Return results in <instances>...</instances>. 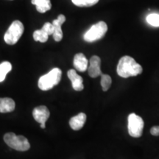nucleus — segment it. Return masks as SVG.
Wrapping results in <instances>:
<instances>
[{
	"instance_id": "1",
	"label": "nucleus",
	"mask_w": 159,
	"mask_h": 159,
	"mask_svg": "<svg viewBox=\"0 0 159 159\" xmlns=\"http://www.w3.org/2000/svg\"><path fill=\"white\" fill-rule=\"evenodd\" d=\"M117 74L123 78L135 77L141 75L143 71L142 66L130 56H124L119 60L116 68Z\"/></svg>"
},
{
	"instance_id": "2",
	"label": "nucleus",
	"mask_w": 159,
	"mask_h": 159,
	"mask_svg": "<svg viewBox=\"0 0 159 159\" xmlns=\"http://www.w3.org/2000/svg\"><path fill=\"white\" fill-rule=\"evenodd\" d=\"M62 71L58 68H54L47 75L41 77L39 80V87L42 91H48L60 83Z\"/></svg>"
},
{
	"instance_id": "3",
	"label": "nucleus",
	"mask_w": 159,
	"mask_h": 159,
	"mask_svg": "<svg viewBox=\"0 0 159 159\" xmlns=\"http://www.w3.org/2000/svg\"><path fill=\"white\" fill-rule=\"evenodd\" d=\"M4 141L10 148L18 151H27L30 148L29 141L23 136H16L13 133H7L4 136Z\"/></svg>"
},
{
	"instance_id": "4",
	"label": "nucleus",
	"mask_w": 159,
	"mask_h": 159,
	"mask_svg": "<svg viewBox=\"0 0 159 159\" xmlns=\"http://www.w3.org/2000/svg\"><path fill=\"white\" fill-rule=\"evenodd\" d=\"M24 25L20 21H14L10 26L4 35L5 43L9 45H14L21 37L24 33Z\"/></svg>"
},
{
	"instance_id": "5",
	"label": "nucleus",
	"mask_w": 159,
	"mask_h": 159,
	"mask_svg": "<svg viewBox=\"0 0 159 159\" xmlns=\"http://www.w3.org/2000/svg\"><path fill=\"white\" fill-rule=\"evenodd\" d=\"M108 31V26L104 21L95 24L84 34L83 39L87 42H94L104 37Z\"/></svg>"
},
{
	"instance_id": "6",
	"label": "nucleus",
	"mask_w": 159,
	"mask_h": 159,
	"mask_svg": "<svg viewBox=\"0 0 159 159\" xmlns=\"http://www.w3.org/2000/svg\"><path fill=\"white\" fill-rule=\"evenodd\" d=\"M144 120L141 116L134 113L128 116V134L134 138H139L142 136L144 129Z\"/></svg>"
},
{
	"instance_id": "7",
	"label": "nucleus",
	"mask_w": 159,
	"mask_h": 159,
	"mask_svg": "<svg viewBox=\"0 0 159 159\" xmlns=\"http://www.w3.org/2000/svg\"><path fill=\"white\" fill-rule=\"evenodd\" d=\"M101 59L100 57L94 55L91 57L89 61V66L88 67V71L89 76L92 78H95L102 75L100 69Z\"/></svg>"
},
{
	"instance_id": "8",
	"label": "nucleus",
	"mask_w": 159,
	"mask_h": 159,
	"mask_svg": "<svg viewBox=\"0 0 159 159\" xmlns=\"http://www.w3.org/2000/svg\"><path fill=\"white\" fill-rule=\"evenodd\" d=\"M33 116L35 120L40 124H45L50 116L49 109L46 106L36 107L33 111Z\"/></svg>"
},
{
	"instance_id": "9",
	"label": "nucleus",
	"mask_w": 159,
	"mask_h": 159,
	"mask_svg": "<svg viewBox=\"0 0 159 159\" xmlns=\"http://www.w3.org/2000/svg\"><path fill=\"white\" fill-rule=\"evenodd\" d=\"M66 21V16L64 15L61 14L56 19L52 21V25H54V33H53V39L55 41L59 42L63 39V31L61 30V26Z\"/></svg>"
},
{
	"instance_id": "10",
	"label": "nucleus",
	"mask_w": 159,
	"mask_h": 159,
	"mask_svg": "<svg viewBox=\"0 0 159 159\" xmlns=\"http://www.w3.org/2000/svg\"><path fill=\"white\" fill-rule=\"evenodd\" d=\"M69 78L70 79L71 83H72V88L75 91H80L83 90L84 89V85H83V80L82 77L77 74L76 71L74 69H70L67 72Z\"/></svg>"
},
{
	"instance_id": "11",
	"label": "nucleus",
	"mask_w": 159,
	"mask_h": 159,
	"mask_svg": "<svg viewBox=\"0 0 159 159\" xmlns=\"http://www.w3.org/2000/svg\"><path fill=\"white\" fill-rule=\"evenodd\" d=\"M73 63H74L75 68L81 72H84L88 69L89 61L83 53H77L75 55Z\"/></svg>"
},
{
	"instance_id": "12",
	"label": "nucleus",
	"mask_w": 159,
	"mask_h": 159,
	"mask_svg": "<svg viewBox=\"0 0 159 159\" xmlns=\"http://www.w3.org/2000/svg\"><path fill=\"white\" fill-rule=\"evenodd\" d=\"M86 115L84 113H80L72 118H71L69 121V125L71 129L74 130H79L83 128V125L86 122Z\"/></svg>"
},
{
	"instance_id": "13",
	"label": "nucleus",
	"mask_w": 159,
	"mask_h": 159,
	"mask_svg": "<svg viewBox=\"0 0 159 159\" xmlns=\"http://www.w3.org/2000/svg\"><path fill=\"white\" fill-rule=\"evenodd\" d=\"M16 103L13 99L8 97L0 98V113H9L14 111Z\"/></svg>"
},
{
	"instance_id": "14",
	"label": "nucleus",
	"mask_w": 159,
	"mask_h": 159,
	"mask_svg": "<svg viewBox=\"0 0 159 159\" xmlns=\"http://www.w3.org/2000/svg\"><path fill=\"white\" fill-rule=\"evenodd\" d=\"M32 4L36 6V10L39 13H45L52 7L50 0H32Z\"/></svg>"
},
{
	"instance_id": "15",
	"label": "nucleus",
	"mask_w": 159,
	"mask_h": 159,
	"mask_svg": "<svg viewBox=\"0 0 159 159\" xmlns=\"http://www.w3.org/2000/svg\"><path fill=\"white\" fill-rule=\"evenodd\" d=\"M12 69L11 63L8 61H5L0 64V83L5 80L6 75Z\"/></svg>"
},
{
	"instance_id": "16",
	"label": "nucleus",
	"mask_w": 159,
	"mask_h": 159,
	"mask_svg": "<svg viewBox=\"0 0 159 159\" xmlns=\"http://www.w3.org/2000/svg\"><path fill=\"white\" fill-rule=\"evenodd\" d=\"M49 35L42 30H35L33 33V39L35 41H39V42L44 43L48 40Z\"/></svg>"
},
{
	"instance_id": "17",
	"label": "nucleus",
	"mask_w": 159,
	"mask_h": 159,
	"mask_svg": "<svg viewBox=\"0 0 159 159\" xmlns=\"http://www.w3.org/2000/svg\"><path fill=\"white\" fill-rule=\"evenodd\" d=\"M73 4L78 7H91L98 2L99 0H71Z\"/></svg>"
},
{
	"instance_id": "18",
	"label": "nucleus",
	"mask_w": 159,
	"mask_h": 159,
	"mask_svg": "<svg viewBox=\"0 0 159 159\" xmlns=\"http://www.w3.org/2000/svg\"><path fill=\"white\" fill-rule=\"evenodd\" d=\"M112 80L111 77L108 75H101V85H102V91H107L111 87Z\"/></svg>"
},
{
	"instance_id": "19",
	"label": "nucleus",
	"mask_w": 159,
	"mask_h": 159,
	"mask_svg": "<svg viewBox=\"0 0 159 159\" xmlns=\"http://www.w3.org/2000/svg\"><path fill=\"white\" fill-rule=\"evenodd\" d=\"M147 21L149 25L153 27H159V14L152 13L147 16Z\"/></svg>"
},
{
	"instance_id": "20",
	"label": "nucleus",
	"mask_w": 159,
	"mask_h": 159,
	"mask_svg": "<svg viewBox=\"0 0 159 159\" xmlns=\"http://www.w3.org/2000/svg\"><path fill=\"white\" fill-rule=\"evenodd\" d=\"M41 30L44 31L45 33H47L49 35H52L53 33H54V25L51 23L47 22L43 25Z\"/></svg>"
},
{
	"instance_id": "21",
	"label": "nucleus",
	"mask_w": 159,
	"mask_h": 159,
	"mask_svg": "<svg viewBox=\"0 0 159 159\" xmlns=\"http://www.w3.org/2000/svg\"><path fill=\"white\" fill-rule=\"evenodd\" d=\"M150 134L154 136H159V126H153L150 129Z\"/></svg>"
},
{
	"instance_id": "22",
	"label": "nucleus",
	"mask_w": 159,
	"mask_h": 159,
	"mask_svg": "<svg viewBox=\"0 0 159 159\" xmlns=\"http://www.w3.org/2000/svg\"><path fill=\"white\" fill-rule=\"evenodd\" d=\"M41 128H46V125H45V124H41Z\"/></svg>"
}]
</instances>
